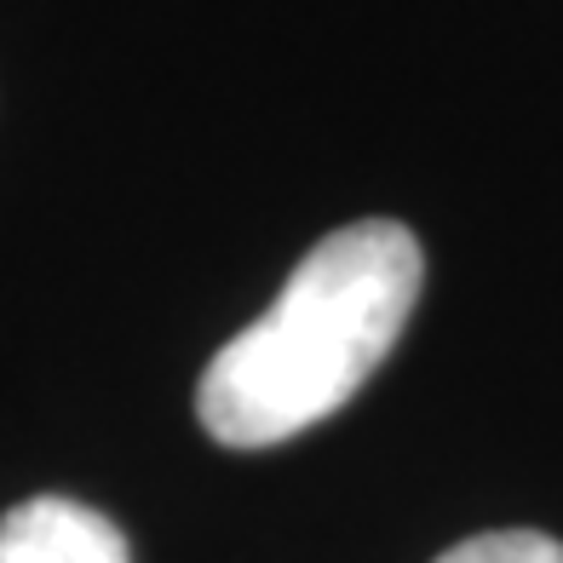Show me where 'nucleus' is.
<instances>
[{"label": "nucleus", "instance_id": "1", "mask_svg": "<svg viewBox=\"0 0 563 563\" xmlns=\"http://www.w3.org/2000/svg\"><path fill=\"white\" fill-rule=\"evenodd\" d=\"M426 253L397 219H356L294 265L276 305L230 340L196 386V415L224 449H276L374 379L415 317Z\"/></svg>", "mask_w": 563, "mask_h": 563}, {"label": "nucleus", "instance_id": "2", "mask_svg": "<svg viewBox=\"0 0 563 563\" xmlns=\"http://www.w3.org/2000/svg\"><path fill=\"white\" fill-rule=\"evenodd\" d=\"M0 563H133V552L104 511L35 495L0 518Z\"/></svg>", "mask_w": 563, "mask_h": 563}, {"label": "nucleus", "instance_id": "3", "mask_svg": "<svg viewBox=\"0 0 563 563\" xmlns=\"http://www.w3.org/2000/svg\"><path fill=\"white\" fill-rule=\"evenodd\" d=\"M438 563H563V541L534 529H495V534H472V541L449 547Z\"/></svg>", "mask_w": 563, "mask_h": 563}]
</instances>
